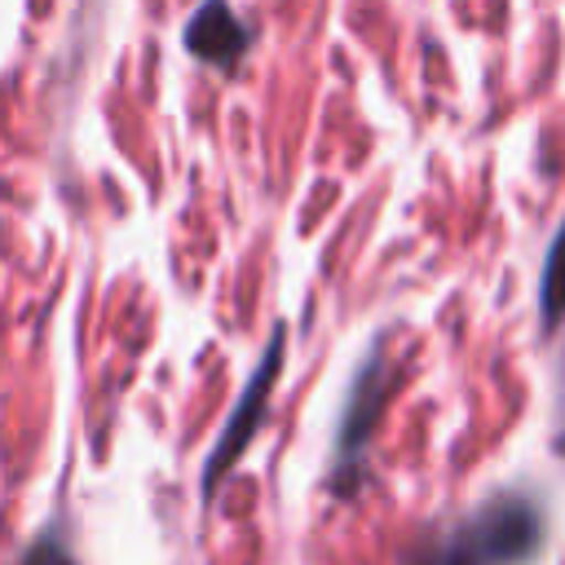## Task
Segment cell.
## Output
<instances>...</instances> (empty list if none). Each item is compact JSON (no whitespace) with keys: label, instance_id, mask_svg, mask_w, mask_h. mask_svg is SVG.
<instances>
[{"label":"cell","instance_id":"1","mask_svg":"<svg viewBox=\"0 0 565 565\" xmlns=\"http://www.w3.org/2000/svg\"><path fill=\"white\" fill-rule=\"evenodd\" d=\"M543 521L521 494H494L437 552L433 565H521L539 552Z\"/></svg>","mask_w":565,"mask_h":565},{"label":"cell","instance_id":"4","mask_svg":"<svg viewBox=\"0 0 565 565\" xmlns=\"http://www.w3.org/2000/svg\"><path fill=\"white\" fill-rule=\"evenodd\" d=\"M384 375H380V358H366L353 388H349V402H344V419H340V468L358 463V450L362 441L371 437V424L380 415V402H384Z\"/></svg>","mask_w":565,"mask_h":565},{"label":"cell","instance_id":"5","mask_svg":"<svg viewBox=\"0 0 565 565\" xmlns=\"http://www.w3.org/2000/svg\"><path fill=\"white\" fill-rule=\"evenodd\" d=\"M539 313H543V331H556L565 322V221L547 247L543 260V278H539Z\"/></svg>","mask_w":565,"mask_h":565},{"label":"cell","instance_id":"3","mask_svg":"<svg viewBox=\"0 0 565 565\" xmlns=\"http://www.w3.org/2000/svg\"><path fill=\"white\" fill-rule=\"evenodd\" d=\"M185 49L207 62V66H238L243 53H247V26L234 18V9L225 0H203L185 26Z\"/></svg>","mask_w":565,"mask_h":565},{"label":"cell","instance_id":"2","mask_svg":"<svg viewBox=\"0 0 565 565\" xmlns=\"http://www.w3.org/2000/svg\"><path fill=\"white\" fill-rule=\"evenodd\" d=\"M282 335H287V331H282V327H274L265 358L256 362V371H252L247 388L238 393V406H234V415H230V424H225L221 441H216V446H212V455H207V468H203V499H212V494H216V481L238 463V455L252 446L256 428L265 424L269 388H274V380H278V371H282Z\"/></svg>","mask_w":565,"mask_h":565}]
</instances>
